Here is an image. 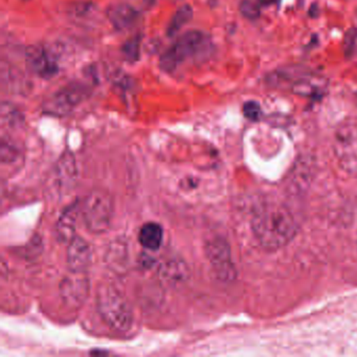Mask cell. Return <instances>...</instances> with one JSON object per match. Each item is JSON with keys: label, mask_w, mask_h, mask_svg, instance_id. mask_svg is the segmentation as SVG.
<instances>
[{"label": "cell", "mask_w": 357, "mask_h": 357, "mask_svg": "<svg viewBox=\"0 0 357 357\" xmlns=\"http://www.w3.org/2000/svg\"><path fill=\"white\" fill-rule=\"evenodd\" d=\"M252 229L260 245L273 252L285 248L294 239L298 222L287 206L269 202L255 211Z\"/></svg>", "instance_id": "cell-1"}, {"label": "cell", "mask_w": 357, "mask_h": 357, "mask_svg": "<svg viewBox=\"0 0 357 357\" xmlns=\"http://www.w3.org/2000/svg\"><path fill=\"white\" fill-rule=\"evenodd\" d=\"M97 308L103 321L114 331L127 332L132 327V306L112 284H101L98 287Z\"/></svg>", "instance_id": "cell-2"}, {"label": "cell", "mask_w": 357, "mask_h": 357, "mask_svg": "<svg viewBox=\"0 0 357 357\" xmlns=\"http://www.w3.org/2000/svg\"><path fill=\"white\" fill-rule=\"evenodd\" d=\"M81 212L85 225L91 233H105L114 218V199L107 192L95 190L85 198Z\"/></svg>", "instance_id": "cell-3"}, {"label": "cell", "mask_w": 357, "mask_h": 357, "mask_svg": "<svg viewBox=\"0 0 357 357\" xmlns=\"http://www.w3.org/2000/svg\"><path fill=\"white\" fill-rule=\"evenodd\" d=\"M208 43L206 35L200 31H189L179 37L164 54L160 60V66L164 72L172 73L188 58L198 53Z\"/></svg>", "instance_id": "cell-4"}, {"label": "cell", "mask_w": 357, "mask_h": 357, "mask_svg": "<svg viewBox=\"0 0 357 357\" xmlns=\"http://www.w3.org/2000/svg\"><path fill=\"white\" fill-rule=\"evenodd\" d=\"M333 151L340 168L348 174L357 175V126L344 123L336 129Z\"/></svg>", "instance_id": "cell-5"}, {"label": "cell", "mask_w": 357, "mask_h": 357, "mask_svg": "<svg viewBox=\"0 0 357 357\" xmlns=\"http://www.w3.org/2000/svg\"><path fill=\"white\" fill-rule=\"evenodd\" d=\"M206 256L215 275L222 282H231L237 277L229 242L220 236L212 238L204 246Z\"/></svg>", "instance_id": "cell-6"}, {"label": "cell", "mask_w": 357, "mask_h": 357, "mask_svg": "<svg viewBox=\"0 0 357 357\" xmlns=\"http://www.w3.org/2000/svg\"><path fill=\"white\" fill-rule=\"evenodd\" d=\"M91 95L89 87L81 83H72L56 91L45 102V110L55 116H66Z\"/></svg>", "instance_id": "cell-7"}, {"label": "cell", "mask_w": 357, "mask_h": 357, "mask_svg": "<svg viewBox=\"0 0 357 357\" xmlns=\"http://www.w3.org/2000/svg\"><path fill=\"white\" fill-rule=\"evenodd\" d=\"M60 296L66 306L80 308L89 294V280L86 273L70 271L60 283Z\"/></svg>", "instance_id": "cell-8"}, {"label": "cell", "mask_w": 357, "mask_h": 357, "mask_svg": "<svg viewBox=\"0 0 357 357\" xmlns=\"http://www.w3.org/2000/svg\"><path fill=\"white\" fill-rule=\"evenodd\" d=\"M28 68L36 76L43 79H51L59 72V66L55 58L41 47H31L26 52Z\"/></svg>", "instance_id": "cell-9"}, {"label": "cell", "mask_w": 357, "mask_h": 357, "mask_svg": "<svg viewBox=\"0 0 357 357\" xmlns=\"http://www.w3.org/2000/svg\"><path fill=\"white\" fill-rule=\"evenodd\" d=\"M68 271L73 273H86L91 262V248L87 241L75 236L68 243L66 252Z\"/></svg>", "instance_id": "cell-10"}, {"label": "cell", "mask_w": 357, "mask_h": 357, "mask_svg": "<svg viewBox=\"0 0 357 357\" xmlns=\"http://www.w3.org/2000/svg\"><path fill=\"white\" fill-rule=\"evenodd\" d=\"M139 12L128 3H116L108 9V20L119 32H124L135 26Z\"/></svg>", "instance_id": "cell-11"}, {"label": "cell", "mask_w": 357, "mask_h": 357, "mask_svg": "<svg viewBox=\"0 0 357 357\" xmlns=\"http://www.w3.org/2000/svg\"><path fill=\"white\" fill-rule=\"evenodd\" d=\"M78 213V204H73L64 211L56 225V236L58 241L68 244L76 236L75 231H76Z\"/></svg>", "instance_id": "cell-12"}, {"label": "cell", "mask_w": 357, "mask_h": 357, "mask_svg": "<svg viewBox=\"0 0 357 357\" xmlns=\"http://www.w3.org/2000/svg\"><path fill=\"white\" fill-rule=\"evenodd\" d=\"M160 275L162 281L169 286L176 287L185 283L190 275L189 268L183 260H170L162 265L160 269Z\"/></svg>", "instance_id": "cell-13"}, {"label": "cell", "mask_w": 357, "mask_h": 357, "mask_svg": "<svg viewBox=\"0 0 357 357\" xmlns=\"http://www.w3.org/2000/svg\"><path fill=\"white\" fill-rule=\"evenodd\" d=\"M326 86L327 84L323 78L308 74L296 81L290 89L294 95L305 98H314L317 96H321L325 91Z\"/></svg>", "instance_id": "cell-14"}, {"label": "cell", "mask_w": 357, "mask_h": 357, "mask_svg": "<svg viewBox=\"0 0 357 357\" xmlns=\"http://www.w3.org/2000/svg\"><path fill=\"white\" fill-rule=\"evenodd\" d=\"M310 74L307 72L304 68H281V70H277V72L271 73L268 77H267V82L271 85V86H290L291 89L292 85L300 80L303 77L306 75Z\"/></svg>", "instance_id": "cell-15"}, {"label": "cell", "mask_w": 357, "mask_h": 357, "mask_svg": "<svg viewBox=\"0 0 357 357\" xmlns=\"http://www.w3.org/2000/svg\"><path fill=\"white\" fill-rule=\"evenodd\" d=\"M164 240V229L156 222H148L142 227L139 233V241L143 248L149 250H158Z\"/></svg>", "instance_id": "cell-16"}, {"label": "cell", "mask_w": 357, "mask_h": 357, "mask_svg": "<svg viewBox=\"0 0 357 357\" xmlns=\"http://www.w3.org/2000/svg\"><path fill=\"white\" fill-rule=\"evenodd\" d=\"M192 18H193V9L191 6L185 5L179 8L169 22L167 35L169 37L174 36L183 29V26L191 22Z\"/></svg>", "instance_id": "cell-17"}, {"label": "cell", "mask_w": 357, "mask_h": 357, "mask_svg": "<svg viewBox=\"0 0 357 357\" xmlns=\"http://www.w3.org/2000/svg\"><path fill=\"white\" fill-rule=\"evenodd\" d=\"M121 53H122L125 61L129 62V63L137 62L139 59V54H141V38L139 36H135L127 40L123 45Z\"/></svg>", "instance_id": "cell-18"}, {"label": "cell", "mask_w": 357, "mask_h": 357, "mask_svg": "<svg viewBox=\"0 0 357 357\" xmlns=\"http://www.w3.org/2000/svg\"><path fill=\"white\" fill-rule=\"evenodd\" d=\"M240 12L248 20H257L260 16L261 7L259 0H241Z\"/></svg>", "instance_id": "cell-19"}, {"label": "cell", "mask_w": 357, "mask_h": 357, "mask_svg": "<svg viewBox=\"0 0 357 357\" xmlns=\"http://www.w3.org/2000/svg\"><path fill=\"white\" fill-rule=\"evenodd\" d=\"M243 114L250 121H258L261 116V107L257 102H246L243 106Z\"/></svg>", "instance_id": "cell-20"}, {"label": "cell", "mask_w": 357, "mask_h": 357, "mask_svg": "<svg viewBox=\"0 0 357 357\" xmlns=\"http://www.w3.org/2000/svg\"><path fill=\"white\" fill-rule=\"evenodd\" d=\"M16 156H17V150L15 149V147L9 144V142L3 139V143H1V162H12V160H16Z\"/></svg>", "instance_id": "cell-21"}, {"label": "cell", "mask_w": 357, "mask_h": 357, "mask_svg": "<svg viewBox=\"0 0 357 357\" xmlns=\"http://www.w3.org/2000/svg\"><path fill=\"white\" fill-rule=\"evenodd\" d=\"M144 3L147 6H153L155 3V0H144Z\"/></svg>", "instance_id": "cell-22"}, {"label": "cell", "mask_w": 357, "mask_h": 357, "mask_svg": "<svg viewBox=\"0 0 357 357\" xmlns=\"http://www.w3.org/2000/svg\"><path fill=\"white\" fill-rule=\"evenodd\" d=\"M355 96H356V100H357V93H355Z\"/></svg>", "instance_id": "cell-23"}]
</instances>
